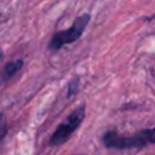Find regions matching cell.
Listing matches in <instances>:
<instances>
[{
	"instance_id": "6da1fadb",
	"label": "cell",
	"mask_w": 155,
	"mask_h": 155,
	"mask_svg": "<svg viewBox=\"0 0 155 155\" xmlns=\"http://www.w3.org/2000/svg\"><path fill=\"white\" fill-rule=\"evenodd\" d=\"M90 19H91V15L90 13H84V15L76 17L74 23H73V25L69 29L57 31L52 36V39H51V41L48 44V48L52 50V51H57V50L62 48L64 45L73 44L76 40H79L81 38L85 28L90 23Z\"/></svg>"
},
{
	"instance_id": "7a4b0ae2",
	"label": "cell",
	"mask_w": 155,
	"mask_h": 155,
	"mask_svg": "<svg viewBox=\"0 0 155 155\" xmlns=\"http://www.w3.org/2000/svg\"><path fill=\"white\" fill-rule=\"evenodd\" d=\"M84 117H85V105H81L74 109L68 115V117L57 126L56 131L50 138V145L56 147V145L64 144L71 137L75 130L81 125Z\"/></svg>"
},
{
	"instance_id": "3957f363",
	"label": "cell",
	"mask_w": 155,
	"mask_h": 155,
	"mask_svg": "<svg viewBox=\"0 0 155 155\" xmlns=\"http://www.w3.org/2000/svg\"><path fill=\"white\" fill-rule=\"evenodd\" d=\"M103 143L107 148H115V149H140L145 147L149 142L145 134V130H142L134 136H122L119 134L116 131H107L103 134Z\"/></svg>"
},
{
	"instance_id": "277c9868",
	"label": "cell",
	"mask_w": 155,
	"mask_h": 155,
	"mask_svg": "<svg viewBox=\"0 0 155 155\" xmlns=\"http://www.w3.org/2000/svg\"><path fill=\"white\" fill-rule=\"evenodd\" d=\"M22 67H23V59H16V61L8 62L4 68V73H2L4 80L11 79L16 73H18L21 70Z\"/></svg>"
},
{
	"instance_id": "5b68a950",
	"label": "cell",
	"mask_w": 155,
	"mask_h": 155,
	"mask_svg": "<svg viewBox=\"0 0 155 155\" xmlns=\"http://www.w3.org/2000/svg\"><path fill=\"white\" fill-rule=\"evenodd\" d=\"M79 84H80V79L79 76L73 78L69 82H68V92H67V97H71L73 94H75L79 90Z\"/></svg>"
},
{
	"instance_id": "8992f818",
	"label": "cell",
	"mask_w": 155,
	"mask_h": 155,
	"mask_svg": "<svg viewBox=\"0 0 155 155\" xmlns=\"http://www.w3.org/2000/svg\"><path fill=\"white\" fill-rule=\"evenodd\" d=\"M7 130H8V126H7V120H6V116L4 113H0V142L5 138V136L7 134Z\"/></svg>"
},
{
	"instance_id": "52a82bcc",
	"label": "cell",
	"mask_w": 155,
	"mask_h": 155,
	"mask_svg": "<svg viewBox=\"0 0 155 155\" xmlns=\"http://www.w3.org/2000/svg\"><path fill=\"white\" fill-rule=\"evenodd\" d=\"M145 134H147L148 142L155 144V127H153V128H147V130H145Z\"/></svg>"
},
{
	"instance_id": "ba28073f",
	"label": "cell",
	"mask_w": 155,
	"mask_h": 155,
	"mask_svg": "<svg viewBox=\"0 0 155 155\" xmlns=\"http://www.w3.org/2000/svg\"><path fill=\"white\" fill-rule=\"evenodd\" d=\"M1 57H2V51H1V48H0V59H1Z\"/></svg>"
},
{
	"instance_id": "9c48e42d",
	"label": "cell",
	"mask_w": 155,
	"mask_h": 155,
	"mask_svg": "<svg viewBox=\"0 0 155 155\" xmlns=\"http://www.w3.org/2000/svg\"><path fill=\"white\" fill-rule=\"evenodd\" d=\"M79 155H80V154H79Z\"/></svg>"
}]
</instances>
